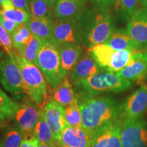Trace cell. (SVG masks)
I'll use <instances>...</instances> for the list:
<instances>
[{
  "instance_id": "obj_1",
  "label": "cell",
  "mask_w": 147,
  "mask_h": 147,
  "mask_svg": "<svg viewBox=\"0 0 147 147\" xmlns=\"http://www.w3.org/2000/svg\"><path fill=\"white\" fill-rule=\"evenodd\" d=\"M82 117V125L91 136L99 129L120 117L121 104L109 96H87L77 98Z\"/></svg>"
},
{
  "instance_id": "obj_2",
  "label": "cell",
  "mask_w": 147,
  "mask_h": 147,
  "mask_svg": "<svg viewBox=\"0 0 147 147\" xmlns=\"http://www.w3.org/2000/svg\"><path fill=\"white\" fill-rule=\"evenodd\" d=\"M71 84L75 87L77 98L97 96L106 93H121L132 85V82L121 78L117 72L104 69L89 78Z\"/></svg>"
},
{
  "instance_id": "obj_3",
  "label": "cell",
  "mask_w": 147,
  "mask_h": 147,
  "mask_svg": "<svg viewBox=\"0 0 147 147\" xmlns=\"http://www.w3.org/2000/svg\"><path fill=\"white\" fill-rule=\"evenodd\" d=\"M9 56L21 69L26 94L40 108L47 104L48 90L45 76L36 64L25 59L16 51Z\"/></svg>"
},
{
  "instance_id": "obj_4",
  "label": "cell",
  "mask_w": 147,
  "mask_h": 147,
  "mask_svg": "<svg viewBox=\"0 0 147 147\" xmlns=\"http://www.w3.org/2000/svg\"><path fill=\"white\" fill-rule=\"evenodd\" d=\"M59 46L42 39V46L36 59V65L52 89L57 87L65 79L61 68Z\"/></svg>"
},
{
  "instance_id": "obj_5",
  "label": "cell",
  "mask_w": 147,
  "mask_h": 147,
  "mask_svg": "<svg viewBox=\"0 0 147 147\" xmlns=\"http://www.w3.org/2000/svg\"><path fill=\"white\" fill-rule=\"evenodd\" d=\"M0 82L5 91L16 100L26 96L21 71L16 63L7 53L0 51Z\"/></svg>"
},
{
  "instance_id": "obj_6",
  "label": "cell",
  "mask_w": 147,
  "mask_h": 147,
  "mask_svg": "<svg viewBox=\"0 0 147 147\" xmlns=\"http://www.w3.org/2000/svg\"><path fill=\"white\" fill-rule=\"evenodd\" d=\"M86 21L83 24L84 39L89 47L105 43L114 32L113 18L105 10L100 11Z\"/></svg>"
},
{
  "instance_id": "obj_7",
  "label": "cell",
  "mask_w": 147,
  "mask_h": 147,
  "mask_svg": "<svg viewBox=\"0 0 147 147\" xmlns=\"http://www.w3.org/2000/svg\"><path fill=\"white\" fill-rule=\"evenodd\" d=\"M82 16L69 20H57L53 24V36L59 45L66 43L81 45L84 42Z\"/></svg>"
},
{
  "instance_id": "obj_8",
  "label": "cell",
  "mask_w": 147,
  "mask_h": 147,
  "mask_svg": "<svg viewBox=\"0 0 147 147\" xmlns=\"http://www.w3.org/2000/svg\"><path fill=\"white\" fill-rule=\"evenodd\" d=\"M122 147H147V121L143 118L122 121Z\"/></svg>"
},
{
  "instance_id": "obj_9",
  "label": "cell",
  "mask_w": 147,
  "mask_h": 147,
  "mask_svg": "<svg viewBox=\"0 0 147 147\" xmlns=\"http://www.w3.org/2000/svg\"><path fill=\"white\" fill-rule=\"evenodd\" d=\"M147 111V86L142 85L121 104V121L143 118Z\"/></svg>"
},
{
  "instance_id": "obj_10",
  "label": "cell",
  "mask_w": 147,
  "mask_h": 147,
  "mask_svg": "<svg viewBox=\"0 0 147 147\" xmlns=\"http://www.w3.org/2000/svg\"><path fill=\"white\" fill-rule=\"evenodd\" d=\"M40 108L33 102H25L20 104L13 120L19 128L23 138L34 137V131L40 117Z\"/></svg>"
},
{
  "instance_id": "obj_11",
  "label": "cell",
  "mask_w": 147,
  "mask_h": 147,
  "mask_svg": "<svg viewBox=\"0 0 147 147\" xmlns=\"http://www.w3.org/2000/svg\"><path fill=\"white\" fill-rule=\"evenodd\" d=\"M122 121L118 119L97 130L92 135L90 147H122Z\"/></svg>"
},
{
  "instance_id": "obj_12",
  "label": "cell",
  "mask_w": 147,
  "mask_h": 147,
  "mask_svg": "<svg viewBox=\"0 0 147 147\" xmlns=\"http://www.w3.org/2000/svg\"><path fill=\"white\" fill-rule=\"evenodd\" d=\"M127 32L135 42L137 50L147 46V8H139L128 21Z\"/></svg>"
},
{
  "instance_id": "obj_13",
  "label": "cell",
  "mask_w": 147,
  "mask_h": 147,
  "mask_svg": "<svg viewBox=\"0 0 147 147\" xmlns=\"http://www.w3.org/2000/svg\"><path fill=\"white\" fill-rule=\"evenodd\" d=\"M118 74L121 78L129 82L143 80L147 76V52H134L127 65Z\"/></svg>"
},
{
  "instance_id": "obj_14",
  "label": "cell",
  "mask_w": 147,
  "mask_h": 147,
  "mask_svg": "<svg viewBox=\"0 0 147 147\" xmlns=\"http://www.w3.org/2000/svg\"><path fill=\"white\" fill-rule=\"evenodd\" d=\"M43 110L45 118L54 134L55 138L59 143L62 131L67 125L64 107L53 100H49L43 108Z\"/></svg>"
},
{
  "instance_id": "obj_15",
  "label": "cell",
  "mask_w": 147,
  "mask_h": 147,
  "mask_svg": "<svg viewBox=\"0 0 147 147\" xmlns=\"http://www.w3.org/2000/svg\"><path fill=\"white\" fill-rule=\"evenodd\" d=\"M86 0H57L54 6L57 20H69L84 16Z\"/></svg>"
},
{
  "instance_id": "obj_16",
  "label": "cell",
  "mask_w": 147,
  "mask_h": 147,
  "mask_svg": "<svg viewBox=\"0 0 147 147\" xmlns=\"http://www.w3.org/2000/svg\"><path fill=\"white\" fill-rule=\"evenodd\" d=\"M89 51L83 55L67 77L71 83L84 80L101 70Z\"/></svg>"
},
{
  "instance_id": "obj_17",
  "label": "cell",
  "mask_w": 147,
  "mask_h": 147,
  "mask_svg": "<svg viewBox=\"0 0 147 147\" xmlns=\"http://www.w3.org/2000/svg\"><path fill=\"white\" fill-rule=\"evenodd\" d=\"M91 135L82 127L67 125L61 135L59 144L68 147H90Z\"/></svg>"
},
{
  "instance_id": "obj_18",
  "label": "cell",
  "mask_w": 147,
  "mask_h": 147,
  "mask_svg": "<svg viewBox=\"0 0 147 147\" xmlns=\"http://www.w3.org/2000/svg\"><path fill=\"white\" fill-rule=\"evenodd\" d=\"M83 50L78 44L66 43L59 46L61 68L64 78H66L71 69L82 57Z\"/></svg>"
},
{
  "instance_id": "obj_19",
  "label": "cell",
  "mask_w": 147,
  "mask_h": 147,
  "mask_svg": "<svg viewBox=\"0 0 147 147\" xmlns=\"http://www.w3.org/2000/svg\"><path fill=\"white\" fill-rule=\"evenodd\" d=\"M54 23L46 18L35 17L31 15L26 25L33 35L59 45L53 36V28Z\"/></svg>"
},
{
  "instance_id": "obj_20",
  "label": "cell",
  "mask_w": 147,
  "mask_h": 147,
  "mask_svg": "<svg viewBox=\"0 0 147 147\" xmlns=\"http://www.w3.org/2000/svg\"><path fill=\"white\" fill-rule=\"evenodd\" d=\"M76 94L73 85L67 77L57 87L53 89L51 99L59 105L65 107L76 100Z\"/></svg>"
},
{
  "instance_id": "obj_21",
  "label": "cell",
  "mask_w": 147,
  "mask_h": 147,
  "mask_svg": "<svg viewBox=\"0 0 147 147\" xmlns=\"http://www.w3.org/2000/svg\"><path fill=\"white\" fill-rule=\"evenodd\" d=\"M105 44L115 51L137 50L135 42L127 32L124 29H117L114 31L113 34Z\"/></svg>"
},
{
  "instance_id": "obj_22",
  "label": "cell",
  "mask_w": 147,
  "mask_h": 147,
  "mask_svg": "<svg viewBox=\"0 0 147 147\" xmlns=\"http://www.w3.org/2000/svg\"><path fill=\"white\" fill-rule=\"evenodd\" d=\"M19 106L0 88V127L13 120Z\"/></svg>"
},
{
  "instance_id": "obj_23",
  "label": "cell",
  "mask_w": 147,
  "mask_h": 147,
  "mask_svg": "<svg viewBox=\"0 0 147 147\" xmlns=\"http://www.w3.org/2000/svg\"><path fill=\"white\" fill-rule=\"evenodd\" d=\"M34 137L36 138L40 143H45V144L58 143L57 141L55 140L52 129L45 118L43 108L40 110L39 119L35 127Z\"/></svg>"
},
{
  "instance_id": "obj_24",
  "label": "cell",
  "mask_w": 147,
  "mask_h": 147,
  "mask_svg": "<svg viewBox=\"0 0 147 147\" xmlns=\"http://www.w3.org/2000/svg\"><path fill=\"white\" fill-rule=\"evenodd\" d=\"M89 51L101 68L106 69L115 51L105 43H102L90 47Z\"/></svg>"
},
{
  "instance_id": "obj_25",
  "label": "cell",
  "mask_w": 147,
  "mask_h": 147,
  "mask_svg": "<svg viewBox=\"0 0 147 147\" xmlns=\"http://www.w3.org/2000/svg\"><path fill=\"white\" fill-rule=\"evenodd\" d=\"M0 138L3 147H20L23 137L19 128L14 124L3 128Z\"/></svg>"
},
{
  "instance_id": "obj_26",
  "label": "cell",
  "mask_w": 147,
  "mask_h": 147,
  "mask_svg": "<svg viewBox=\"0 0 147 147\" xmlns=\"http://www.w3.org/2000/svg\"><path fill=\"white\" fill-rule=\"evenodd\" d=\"M140 0H115V9L119 16L125 21H129L138 10Z\"/></svg>"
},
{
  "instance_id": "obj_27",
  "label": "cell",
  "mask_w": 147,
  "mask_h": 147,
  "mask_svg": "<svg viewBox=\"0 0 147 147\" xmlns=\"http://www.w3.org/2000/svg\"><path fill=\"white\" fill-rule=\"evenodd\" d=\"M136 51V50L115 51L106 69L108 71H114V72H119L122 70L127 65Z\"/></svg>"
},
{
  "instance_id": "obj_28",
  "label": "cell",
  "mask_w": 147,
  "mask_h": 147,
  "mask_svg": "<svg viewBox=\"0 0 147 147\" xmlns=\"http://www.w3.org/2000/svg\"><path fill=\"white\" fill-rule=\"evenodd\" d=\"M30 15L35 17L46 18L55 22L54 12L46 3L45 0H28Z\"/></svg>"
},
{
  "instance_id": "obj_29",
  "label": "cell",
  "mask_w": 147,
  "mask_h": 147,
  "mask_svg": "<svg viewBox=\"0 0 147 147\" xmlns=\"http://www.w3.org/2000/svg\"><path fill=\"white\" fill-rule=\"evenodd\" d=\"M42 44V39L39 37L33 35L30 41L26 46L20 51H16L18 54L23 57L25 59L36 64V59Z\"/></svg>"
},
{
  "instance_id": "obj_30",
  "label": "cell",
  "mask_w": 147,
  "mask_h": 147,
  "mask_svg": "<svg viewBox=\"0 0 147 147\" xmlns=\"http://www.w3.org/2000/svg\"><path fill=\"white\" fill-rule=\"evenodd\" d=\"M32 34L31 33L26 24L18 26L17 29L10 35L12 45L16 51L26 46L32 38Z\"/></svg>"
},
{
  "instance_id": "obj_31",
  "label": "cell",
  "mask_w": 147,
  "mask_h": 147,
  "mask_svg": "<svg viewBox=\"0 0 147 147\" xmlns=\"http://www.w3.org/2000/svg\"><path fill=\"white\" fill-rule=\"evenodd\" d=\"M65 115L67 125L71 127H81L82 117L81 112L79 107L78 102L76 98L71 104L64 107Z\"/></svg>"
},
{
  "instance_id": "obj_32",
  "label": "cell",
  "mask_w": 147,
  "mask_h": 147,
  "mask_svg": "<svg viewBox=\"0 0 147 147\" xmlns=\"http://www.w3.org/2000/svg\"><path fill=\"white\" fill-rule=\"evenodd\" d=\"M0 14L11 21L16 22L19 25L26 24L31 16L30 14L27 11L16 8L14 6L5 10H1Z\"/></svg>"
},
{
  "instance_id": "obj_33",
  "label": "cell",
  "mask_w": 147,
  "mask_h": 147,
  "mask_svg": "<svg viewBox=\"0 0 147 147\" xmlns=\"http://www.w3.org/2000/svg\"><path fill=\"white\" fill-rule=\"evenodd\" d=\"M0 42H1V47H3L8 55H10L15 51L14 50V47L12 45L10 34L5 30V29L1 25H0Z\"/></svg>"
},
{
  "instance_id": "obj_34",
  "label": "cell",
  "mask_w": 147,
  "mask_h": 147,
  "mask_svg": "<svg viewBox=\"0 0 147 147\" xmlns=\"http://www.w3.org/2000/svg\"><path fill=\"white\" fill-rule=\"evenodd\" d=\"M0 25L10 35L12 34L19 26V25L16 23V22L5 18L1 14H0Z\"/></svg>"
},
{
  "instance_id": "obj_35",
  "label": "cell",
  "mask_w": 147,
  "mask_h": 147,
  "mask_svg": "<svg viewBox=\"0 0 147 147\" xmlns=\"http://www.w3.org/2000/svg\"><path fill=\"white\" fill-rule=\"evenodd\" d=\"M11 1L13 3L15 8L27 11L30 14L28 0H11Z\"/></svg>"
},
{
  "instance_id": "obj_36",
  "label": "cell",
  "mask_w": 147,
  "mask_h": 147,
  "mask_svg": "<svg viewBox=\"0 0 147 147\" xmlns=\"http://www.w3.org/2000/svg\"><path fill=\"white\" fill-rule=\"evenodd\" d=\"M39 142L35 137L30 138H23L20 147H38Z\"/></svg>"
},
{
  "instance_id": "obj_37",
  "label": "cell",
  "mask_w": 147,
  "mask_h": 147,
  "mask_svg": "<svg viewBox=\"0 0 147 147\" xmlns=\"http://www.w3.org/2000/svg\"><path fill=\"white\" fill-rule=\"evenodd\" d=\"M91 1L98 8L104 9L108 5L115 3V0H91Z\"/></svg>"
},
{
  "instance_id": "obj_38",
  "label": "cell",
  "mask_w": 147,
  "mask_h": 147,
  "mask_svg": "<svg viewBox=\"0 0 147 147\" xmlns=\"http://www.w3.org/2000/svg\"><path fill=\"white\" fill-rule=\"evenodd\" d=\"M0 5H1L2 10L12 8L14 6L11 0H0Z\"/></svg>"
},
{
  "instance_id": "obj_39",
  "label": "cell",
  "mask_w": 147,
  "mask_h": 147,
  "mask_svg": "<svg viewBox=\"0 0 147 147\" xmlns=\"http://www.w3.org/2000/svg\"><path fill=\"white\" fill-rule=\"evenodd\" d=\"M38 147H58V143H53V144H45V143H40L39 142Z\"/></svg>"
},
{
  "instance_id": "obj_40",
  "label": "cell",
  "mask_w": 147,
  "mask_h": 147,
  "mask_svg": "<svg viewBox=\"0 0 147 147\" xmlns=\"http://www.w3.org/2000/svg\"><path fill=\"white\" fill-rule=\"evenodd\" d=\"M45 1L47 3L48 5H49V8L53 9V8H54L55 4H56L57 0H45Z\"/></svg>"
},
{
  "instance_id": "obj_41",
  "label": "cell",
  "mask_w": 147,
  "mask_h": 147,
  "mask_svg": "<svg viewBox=\"0 0 147 147\" xmlns=\"http://www.w3.org/2000/svg\"><path fill=\"white\" fill-rule=\"evenodd\" d=\"M140 3L144 8H147V0H140Z\"/></svg>"
},
{
  "instance_id": "obj_42",
  "label": "cell",
  "mask_w": 147,
  "mask_h": 147,
  "mask_svg": "<svg viewBox=\"0 0 147 147\" xmlns=\"http://www.w3.org/2000/svg\"><path fill=\"white\" fill-rule=\"evenodd\" d=\"M58 147H68V146H64V145H61V144H59L58 143Z\"/></svg>"
},
{
  "instance_id": "obj_43",
  "label": "cell",
  "mask_w": 147,
  "mask_h": 147,
  "mask_svg": "<svg viewBox=\"0 0 147 147\" xmlns=\"http://www.w3.org/2000/svg\"><path fill=\"white\" fill-rule=\"evenodd\" d=\"M0 147H3V145H2V143H1V138H0Z\"/></svg>"
},
{
  "instance_id": "obj_44",
  "label": "cell",
  "mask_w": 147,
  "mask_h": 147,
  "mask_svg": "<svg viewBox=\"0 0 147 147\" xmlns=\"http://www.w3.org/2000/svg\"><path fill=\"white\" fill-rule=\"evenodd\" d=\"M0 46H1V42H0Z\"/></svg>"
},
{
  "instance_id": "obj_45",
  "label": "cell",
  "mask_w": 147,
  "mask_h": 147,
  "mask_svg": "<svg viewBox=\"0 0 147 147\" xmlns=\"http://www.w3.org/2000/svg\"><path fill=\"white\" fill-rule=\"evenodd\" d=\"M0 7H1V5H0Z\"/></svg>"
},
{
  "instance_id": "obj_46",
  "label": "cell",
  "mask_w": 147,
  "mask_h": 147,
  "mask_svg": "<svg viewBox=\"0 0 147 147\" xmlns=\"http://www.w3.org/2000/svg\"><path fill=\"white\" fill-rule=\"evenodd\" d=\"M146 52H147V51H146Z\"/></svg>"
}]
</instances>
